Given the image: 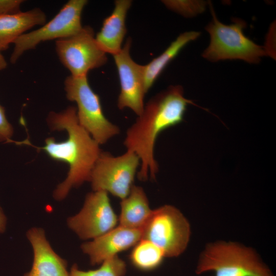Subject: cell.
<instances>
[{"instance_id":"obj_1","label":"cell","mask_w":276,"mask_h":276,"mask_svg":"<svg viewBox=\"0 0 276 276\" xmlns=\"http://www.w3.org/2000/svg\"><path fill=\"white\" fill-rule=\"evenodd\" d=\"M194 104L183 95L181 86L172 85L153 97L144 105L142 113L127 129L124 145L134 152L141 161L137 177L155 180L158 165L154 150L159 133L183 120L187 106Z\"/></svg>"},{"instance_id":"obj_2","label":"cell","mask_w":276,"mask_h":276,"mask_svg":"<svg viewBox=\"0 0 276 276\" xmlns=\"http://www.w3.org/2000/svg\"><path fill=\"white\" fill-rule=\"evenodd\" d=\"M53 130L67 131L68 137L57 142L53 137L46 139L42 150L52 159L67 164L70 167L67 177L54 192L57 200L64 199L70 190L89 181L92 170L102 152L100 144L79 123L77 108L70 106L59 112H51L48 118Z\"/></svg>"},{"instance_id":"obj_3","label":"cell","mask_w":276,"mask_h":276,"mask_svg":"<svg viewBox=\"0 0 276 276\" xmlns=\"http://www.w3.org/2000/svg\"><path fill=\"white\" fill-rule=\"evenodd\" d=\"M208 271L215 276H274L253 249L232 242L218 241L205 247L195 272Z\"/></svg>"},{"instance_id":"obj_4","label":"cell","mask_w":276,"mask_h":276,"mask_svg":"<svg viewBox=\"0 0 276 276\" xmlns=\"http://www.w3.org/2000/svg\"><path fill=\"white\" fill-rule=\"evenodd\" d=\"M212 20L205 27L211 37L210 43L202 56L211 61L227 59L243 60L256 63L261 58L269 54L265 48L260 46L246 37L243 29L244 21L234 19L230 25L220 22L210 4Z\"/></svg>"},{"instance_id":"obj_5","label":"cell","mask_w":276,"mask_h":276,"mask_svg":"<svg viewBox=\"0 0 276 276\" xmlns=\"http://www.w3.org/2000/svg\"><path fill=\"white\" fill-rule=\"evenodd\" d=\"M142 239L159 247L165 257H176L186 250L189 242L190 224L175 206L166 204L152 212L141 228Z\"/></svg>"},{"instance_id":"obj_6","label":"cell","mask_w":276,"mask_h":276,"mask_svg":"<svg viewBox=\"0 0 276 276\" xmlns=\"http://www.w3.org/2000/svg\"><path fill=\"white\" fill-rule=\"evenodd\" d=\"M64 89L67 99L77 103L79 124L100 145L120 133L119 127L104 116L100 98L90 87L87 76H67L64 80Z\"/></svg>"},{"instance_id":"obj_7","label":"cell","mask_w":276,"mask_h":276,"mask_svg":"<svg viewBox=\"0 0 276 276\" xmlns=\"http://www.w3.org/2000/svg\"><path fill=\"white\" fill-rule=\"evenodd\" d=\"M141 161L127 150L115 156L102 151L93 167L89 181L93 191H103L123 199L129 194Z\"/></svg>"},{"instance_id":"obj_8","label":"cell","mask_w":276,"mask_h":276,"mask_svg":"<svg viewBox=\"0 0 276 276\" xmlns=\"http://www.w3.org/2000/svg\"><path fill=\"white\" fill-rule=\"evenodd\" d=\"M86 0H70L50 21L34 31L24 33L14 42L10 61L15 63L26 52L34 49L41 42L73 36L82 28L81 14Z\"/></svg>"},{"instance_id":"obj_9","label":"cell","mask_w":276,"mask_h":276,"mask_svg":"<svg viewBox=\"0 0 276 276\" xmlns=\"http://www.w3.org/2000/svg\"><path fill=\"white\" fill-rule=\"evenodd\" d=\"M55 49L61 62L74 77L86 76L90 70L103 66L107 60L89 26L83 27L73 36L56 40Z\"/></svg>"},{"instance_id":"obj_10","label":"cell","mask_w":276,"mask_h":276,"mask_svg":"<svg viewBox=\"0 0 276 276\" xmlns=\"http://www.w3.org/2000/svg\"><path fill=\"white\" fill-rule=\"evenodd\" d=\"M67 225L82 240L94 239L113 229L119 222L108 193L93 191L85 197L80 211L68 218Z\"/></svg>"},{"instance_id":"obj_11","label":"cell","mask_w":276,"mask_h":276,"mask_svg":"<svg viewBox=\"0 0 276 276\" xmlns=\"http://www.w3.org/2000/svg\"><path fill=\"white\" fill-rule=\"evenodd\" d=\"M131 39L129 37L120 52L113 55L121 86L117 106L121 110L128 108L139 116L145 105L143 65L137 64L131 58Z\"/></svg>"},{"instance_id":"obj_12","label":"cell","mask_w":276,"mask_h":276,"mask_svg":"<svg viewBox=\"0 0 276 276\" xmlns=\"http://www.w3.org/2000/svg\"><path fill=\"white\" fill-rule=\"evenodd\" d=\"M142 237L141 228L118 225L107 233L81 245L91 265H100L118 254L133 247Z\"/></svg>"},{"instance_id":"obj_13","label":"cell","mask_w":276,"mask_h":276,"mask_svg":"<svg viewBox=\"0 0 276 276\" xmlns=\"http://www.w3.org/2000/svg\"><path fill=\"white\" fill-rule=\"evenodd\" d=\"M33 250L31 270L24 276H70L66 261L52 249L43 229L34 227L27 233Z\"/></svg>"},{"instance_id":"obj_14","label":"cell","mask_w":276,"mask_h":276,"mask_svg":"<svg viewBox=\"0 0 276 276\" xmlns=\"http://www.w3.org/2000/svg\"><path fill=\"white\" fill-rule=\"evenodd\" d=\"M131 4L130 0L115 1L112 12L104 19L101 29L95 39L100 49L105 53L113 56L121 50L127 32L126 17Z\"/></svg>"},{"instance_id":"obj_15","label":"cell","mask_w":276,"mask_h":276,"mask_svg":"<svg viewBox=\"0 0 276 276\" xmlns=\"http://www.w3.org/2000/svg\"><path fill=\"white\" fill-rule=\"evenodd\" d=\"M46 15L35 8L19 13L0 16V52L7 50L10 44L26 31L37 25H43Z\"/></svg>"},{"instance_id":"obj_16","label":"cell","mask_w":276,"mask_h":276,"mask_svg":"<svg viewBox=\"0 0 276 276\" xmlns=\"http://www.w3.org/2000/svg\"><path fill=\"white\" fill-rule=\"evenodd\" d=\"M120 207L119 225L131 228H141L152 211L143 188L134 185L127 196L121 200Z\"/></svg>"},{"instance_id":"obj_17","label":"cell","mask_w":276,"mask_h":276,"mask_svg":"<svg viewBox=\"0 0 276 276\" xmlns=\"http://www.w3.org/2000/svg\"><path fill=\"white\" fill-rule=\"evenodd\" d=\"M200 35V33L196 31H189L181 34L162 54L143 65L144 85L146 94L168 64L188 43L196 39Z\"/></svg>"},{"instance_id":"obj_18","label":"cell","mask_w":276,"mask_h":276,"mask_svg":"<svg viewBox=\"0 0 276 276\" xmlns=\"http://www.w3.org/2000/svg\"><path fill=\"white\" fill-rule=\"evenodd\" d=\"M165 255L163 250L152 242L141 239L134 246L129 259L139 270L149 271L155 269L162 263Z\"/></svg>"},{"instance_id":"obj_19","label":"cell","mask_w":276,"mask_h":276,"mask_svg":"<svg viewBox=\"0 0 276 276\" xmlns=\"http://www.w3.org/2000/svg\"><path fill=\"white\" fill-rule=\"evenodd\" d=\"M127 271L125 262L118 255L110 258L101 264L94 270H83L76 264L72 265L70 276H124Z\"/></svg>"},{"instance_id":"obj_20","label":"cell","mask_w":276,"mask_h":276,"mask_svg":"<svg viewBox=\"0 0 276 276\" xmlns=\"http://www.w3.org/2000/svg\"><path fill=\"white\" fill-rule=\"evenodd\" d=\"M170 9L185 16H193L204 10V3L190 1H163Z\"/></svg>"},{"instance_id":"obj_21","label":"cell","mask_w":276,"mask_h":276,"mask_svg":"<svg viewBox=\"0 0 276 276\" xmlns=\"http://www.w3.org/2000/svg\"><path fill=\"white\" fill-rule=\"evenodd\" d=\"M13 133V129L6 118L5 108L0 105V142L14 143L11 139Z\"/></svg>"},{"instance_id":"obj_22","label":"cell","mask_w":276,"mask_h":276,"mask_svg":"<svg viewBox=\"0 0 276 276\" xmlns=\"http://www.w3.org/2000/svg\"><path fill=\"white\" fill-rule=\"evenodd\" d=\"M22 0H0V16L20 13Z\"/></svg>"},{"instance_id":"obj_23","label":"cell","mask_w":276,"mask_h":276,"mask_svg":"<svg viewBox=\"0 0 276 276\" xmlns=\"http://www.w3.org/2000/svg\"><path fill=\"white\" fill-rule=\"evenodd\" d=\"M7 218L0 207V233H4L6 228Z\"/></svg>"},{"instance_id":"obj_24","label":"cell","mask_w":276,"mask_h":276,"mask_svg":"<svg viewBox=\"0 0 276 276\" xmlns=\"http://www.w3.org/2000/svg\"><path fill=\"white\" fill-rule=\"evenodd\" d=\"M7 66V63L0 52V71L6 68Z\"/></svg>"}]
</instances>
